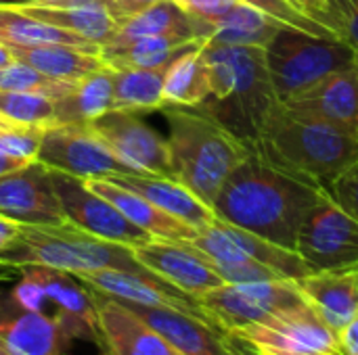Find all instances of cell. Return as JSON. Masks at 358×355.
<instances>
[{"label": "cell", "instance_id": "cell-1", "mask_svg": "<svg viewBox=\"0 0 358 355\" xmlns=\"http://www.w3.org/2000/svg\"><path fill=\"white\" fill-rule=\"evenodd\" d=\"M327 195L321 182L273 163L254 146L222 184L212 209L218 220L296 251L306 216Z\"/></svg>", "mask_w": 358, "mask_h": 355}, {"label": "cell", "instance_id": "cell-2", "mask_svg": "<svg viewBox=\"0 0 358 355\" xmlns=\"http://www.w3.org/2000/svg\"><path fill=\"white\" fill-rule=\"evenodd\" d=\"M203 56L212 90L197 109L254 144L266 117L279 105L264 48L206 40Z\"/></svg>", "mask_w": 358, "mask_h": 355}, {"label": "cell", "instance_id": "cell-3", "mask_svg": "<svg viewBox=\"0 0 358 355\" xmlns=\"http://www.w3.org/2000/svg\"><path fill=\"white\" fill-rule=\"evenodd\" d=\"M168 119V153L172 178L212 207L233 169L254 144L235 136L197 107H164Z\"/></svg>", "mask_w": 358, "mask_h": 355}, {"label": "cell", "instance_id": "cell-4", "mask_svg": "<svg viewBox=\"0 0 358 355\" xmlns=\"http://www.w3.org/2000/svg\"><path fill=\"white\" fill-rule=\"evenodd\" d=\"M273 163L304 174L325 188L358 161V132L287 111L281 103L254 140Z\"/></svg>", "mask_w": 358, "mask_h": 355}, {"label": "cell", "instance_id": "cell-5", "mask_svg": "<svg viewBox=\"0 0 358 355\" xmlns=\"http://www.w3.org/2000/svg\"><path fill=\"white\" fill-rule=\"evenodd\" d=\"M0 262L17 268L44 266L67 274L124 270L143 276H155L134 257L130 247L86 234L71 224L21 226L17 241L0 253Z\"/></svg>", "mask_w": 358, "mask_h": 355}, {"label": "cell", "instance_id": "cell-6", "mask_svg": "<svg viewBox=\"0 0 358 355\" xmlns=\"http://www.w3.org/2000/svg\"><path fill=\"white\" fill-rule=\"evenodd\" d=\"M268 73L279 100L340 71L352 67L357 50L334 38H317L300 29L281 27L264 48Z\"/></svg>", "mask_w": 358, "mask_h": 355}, {"label": "cell", "instance_id": "cell-7", "mask_svg": "<svg viewBox=\"0 0 358 355\" xmlns=\"http://www.w3.org/2000/svg\"><path fill=\"white\" fill-rule=\"evenodd\" d=\"M254 355H346L340 335L300 303L227 335Z\"/></svg>", "mask_w": 358, "mask_h": 355}, {"label": "cell", "instance_id": "cell-8", "mask_svg": "<svg viewBox=\"0 0 358 355\" xmlns=\"http://www.w3.org/2000/svg\"><path fill=\"white\" fill-rule=\"evenodd\" d=\"M199 308L208 320L224 335L256 324L271 314L306 303L296 280H264L220 285L197 297Z\"/></svg>", "mask_w": 358, "mask_h": 355}, {"label": "cell", "instance_id": "cell-9", "mask_svg": "<svg viewBox=\"0 0 358 355\" xmlns=\"http://www.w3.org/2000/svg\"><path fill=\"white\" fill-rule=\"evenodd\" d=\"M296 253L310 272L358 270V220L327 195L306 216Z\"/></svg>", "mask_w": 358, "mask_h": 355}, {"label": "cell", "instance_id": "cell-10", "mask_svg": "<svg viewBox=\"0 0 358 355\" xmlns=\"http://www.w3.org/2000/svg\"><path fill=\"white\" fill-rule=\"evenodd\" d=\"M36 161L80 180L132 174L88 123H52L44 128Z\"/></svg>", "mask_w": 358, "mask_h": 355}, {"label": "cell", "instance_id": "cell-11", "mask_svg": "<svg viewBox=\"0 0 358 355\" xmlns=\"http://www.w3.org/2000/svg\"><path fill=\"white\" fill-rule=\"evenodd\" d=\"M48 172H50V182L59 197L67 224L80 228L86 234H92L103 241L117 243L130 249L153 241L151 234L134 226L107 199L92 192L86 180L73 178L57 169H48Z\"/></svg>", "mask_w": 358, "mask_h": 355}, {"label": "cell", "instance_id": "cell-12", "mask_svg": "<svg viewBox=\"0 0 358 355\" xmlns=\"http://www.w3.org/2000/svg\"><path fill=\"white\" fill-rule=\"evenodd\" d=\"M88 126L132 174L172 178L168 142L141 119L138 111L111 109Z\"/></svg>", "mask_w": 358, "mask_h": 355}, {"label": "cell", "instance_id": "cell-13", "mask_svg": "<svg viewBox=\"0 0 358 355\" xmlns=\"http://www.w3.org/2000/svg\"><path fill=\"white\" fill-rule=\"evenodd\" d=\"M0 216L21 226L67 224L46 165L29 161L0 176Z\"/></svg>", "mask_w": 358, "mask_h": 355}, {"label": "cell", "instance_id": "cell-14", "mask_svg": "<svg viewBox=\"0 0 358 355\" xmlns=\"http://www.w3.org/2000/svg\"><path fill=\"white\" fill-rule=\"evenodd\" d=\"M132 253L149 272L193 299L224 285L210 262L189 243L153 239L134 247Z\"/></svg>", "mask_w": 358, "mask_h": 355}, {"label": "cell", "instance_id": "cell-15", "mask_svg": "<svg viewBox=\"0 0 358 355\" xmlns=\"http://www.w3.org/2000/svg\"><path fill=\"white\" fill-rule=\"evenodd\" d=\"M90 293L96 312L99 352L105 355H185L117 299L99 295L94 291Z\"/></svg>", "mask_w": 358, "mask_h": 355}, {"label": "cell", "instance_id": "cell-16", "mask_svg": "<svg viewBox=\"0 0 358 355\" xmlns=\"http://www.w3.org/2000/svg\"><path fill=\"white\" fill-rule=\"evenodd\" d=\"M287 111L358 132V71L340 69L279 100Z\"/></svg>", "mask_w": 358, "mask_h": 355}, {"label": "cell", "instance_id": "cell-17", "mask_svg": "<svg viewBox=\"0 0 358 355\" xmlns=\"http://www.w3.org/2000/svg\"><path fill=\"white\" fill-rule=\"evenodd\" d=\"M120 301V299H117ZM149 328L162 335L172 347L185 355H224L229 352L227 335L212 322L168 305H143L120 301Z\"/></svg>", "mask_w": 358, "mask_h": 355}, {"label": "cell", "instance_id": "cell-18", "mask_svg": "<svg viewBox=\"0 0 358 355\" xmlns=\"http://www.w3.org/2000/svg\"><path fill=\"white\" fill-rule=\"evenodd\" d=\"M73 276L86 289L99 295L111 297V299L132 301V303H143V305L178 308L182 312H189L193 316L208 320L197 299L174 289L172 285L164 282L157 276H143V274L124 272V270H96V272H84V274H73Z\"/></svg>", "mask_w": 358, "mask_h": 355}, {"label": "cell", "instance_id": "cell-19", "mask_svg": "<svg viewBox=\"0 0 358 355\" xmlns=\"http://www.w3.org/2000/svg\"><path fill=\"white\" fill-rule=\"evenodd\" d=\"M107 180L141 195L162 211L170 213L172 218L185 222L195 230H203L216 222L214 209L174 178L147 174H117Z\"/></svg>", "mask_w": 358, "mask_h": 355}, {"label": "cell", "instance_id": "cell-20", "mask_svg": "<svg viewBox=\"0 0 358 355\" xmlns=\"http://www.w3.org/2000/svg\"><path fill=\"white\" fill-rule=\"evenodd\" d=\"M0 320V347L8 355H67L71 337L55 314L25 312Z\"/></svg>", "mask_w": 358, "mask_h": 355}, {"label": "cell", "instance_id": "cell-21", "mask_svg": "<svg viewBox=\"0 0 358 355\" xmlns=\"http://www.w3.org/2000/svg\"><path fill=\"white\" fill-rule=\"evenodd\" d=\"M306 303L338 335L358 316L357 270L310 272L296 280Z\"/></svg>", "mask_w": 358, "mask_h": 355}, {"label": "cell", "instance_id": "cell-22", "mask_svg": "<svg viewBox=\"0 0 358 355\" xmlns=\"http://www.w3.org/2000/svg\"><path fill=\"white\" fill-rule=\"evenodd\" d=\"M88 188L96 195H101L103 199H107L113 207H117L134 226H138L141 230H145L147 234H151L153 239L159 241H176V243H185L191 241L197 230L187 226L185 222L172 218L170 213L162 211L159 207H155L153 203H149L147 199H143L141 195L103 178V180H86Z\"/></svg>", "mask_w": 358, "mask_h": 355}, {"label": "cell", "instance_id": "cell-23", "mask_svg": "<svg viewBox=\"0 0 358 355\" xmlns=\"http://www.w3.org/2000/svg\"><path fill=\"white\" fill-rule=\"evenodd\" d=\"M214 25L191 17L174 0H162L122 21L109 42H130L145 36H178L185 40H208Z\"/></svg>", "mask_w": 358, "mask_h": 355}, {"label": "cell", "instance_id": "cell-24", "mask_svg": "<svg viewBox=\"0 0 358 355\" xmlns=\"http://www.w3.org/2000/svg\"><path fill=\"white\" fill-rule=\"evenodd\" d=\"M15 61H21L46 77L59 82H78L99 71L105 61L99 52L69 46V44H46V46H8Z\"/></svg>", "mask_w": 358, "mask_h": 355}, {"label": "cell", "instance_id": "cell-25", "mask_svg": "<svg viewBox=\"0 0 358 355\" xmlns=\"http://www.w3.org/2000/svg\"><path fill=\"white\" fill-rule=\"evenodd\" d=\"M206 40H185L178 36H145L130 42H107L101 46L105 65L113 69H164L182 52Z\"/></svg>", "mask_w": 358, "mask_h": 355}, {"label": "cell", "instance_id": "cell-26", "mask_svg": "<svg viewBox=\"0 0 358 355\" xmlns=\"http://www.w3.org/2000/svg\"><path fill=\"white\" fill-rule=\"evenodd\" d=\"M113 109V80L109 65L78 80L55 98V123H90Z\"/></svg>", "mask_w": 358, "mask_h": 355}, {"label": "cell", "instance_id": "cell-27", "mask_svg": "<svg viewBox=\"0 0 358 355\" xmlns=\"http://www.w3.org/2000/svg\"><path fill=\"white\" fill-rule=\"evenodd\" d=\"M210 90V67L203 56V42H199L168 65L164 107H199Z\"/></svg>", "mask_w": 358, "mask_h": 355}, {"label": "cell", "instance_id": "cell-28", "mask_svg": "<svg viewBox=\"0 0 358 355\" xmlns=\"http://www.w3.org/2000/svg\"><path fill=\"white\" fill-rule=\"evenodd\" d=\"M17 10L50 23L61 29H69L73 33L84 36L94 44H107L115 29L117 21L109 13L107 6H48V4H25Z\"/></svg>", "mask_w": 358, "mask_h": 355}, {"label": "cell", "instance_id": "cell-29", "mask_svg": "<svg viewBox=\"0 0 358 355\" xmlns=\"http://www.w3.org/2000/svg\"><path fill=\"white\" fill-rule=\"evenodd\" d=\"M0 42L4 46H46V44H69L101 54V44L86 40L69 29L55 27L40 19H34L17 8L0 6Z\"/></svg>", "mask_w": 358, "mask_h": 355}, {"label": "cell", "instance_id": "cell-30", "mask_svg": "<svg viewBox=\"0 0 358 355\" xmlns=\"http://www.w3.org/2000/svg\"><path fill=\"white\" fill-rule=\"evenodd\" d=\"M111 69L113 109L153 111L164 109L166 69Z\"/></svg>", "mask_w": 358, "mask_h": 355}, {"label": "cell", "instance_id": "cell-31", "mask_svg": "<svg viewBox=\"0 0 358 355\" xmlns=\"http://www.w3.org/2000/svg\"><path fill=\"white\" fill-rule=\"evenodd\" d=\"M277 21L268 19L260 10H256L250 4L235 2V6L214 23L212 36L208 40L218 44H235V46H260L266 48V44L273 40V36L281 29Z\"/></svg>", "mask_w": 358, "mask_h": 355}, {"label": "cell", "instance_id": "cell-32", "mask_svg": "<svg viewBox=\"0 0 358 355\" xmlns=\"http://www.w3.org/2000/svg\"><path fill=\"white\" fill-rule=\"evenodd\" d=\"M0 117L44 130L55 123V98L38 92L0 90Z\"/></svg>", "mask_w": 358, "mask_h": 355}, {"label": "cell", "instance_id": "cell-33", "mask_svg": "<svg viewBox=\"0 0 358 355\" xmlns=\"http://www.w3.org/2000/svg\"><path fill=\"white\" fill-rule=\"evenodd\" d=\"M73 84L76 82H59V80L46 77L21 61H13L0 67V90H23V92H38V94L59 98Z\"/></svg>", "mask_w": 358, "mask_h": 355}, {"label": "cell", "instance_id": "cell-34", "mask_svg": "<svg viewBox=\"0 0 358 355\" xmlns=\"http://www.w3.org/2000/svg\"><path fill=\"white\" fill-rule=\"evenodd\" d=\"M237 2H243V4L254 6L256 10H260L262 15H266L268 19L277 21L283 27L300 29V31H306V33L317 36V38H334V40H340L329 27H325L323 23H319L317 19H313L308 13H304L302 8H298L289 0H237Z\"/></svg>", "mask_w": 358, "mask_h": 355}, {"label": "cell", "instance_id": "cell-35", "mask_svg": "<svg viewBox=\"0 0 358 355\" xmlns=\"http://www.w3.org/2000/svg\"><path fill=\"white\" fill-rule=\"evenodd\" d=\"M40 140H42V128L17 126L0 132V153L23 161H36Z\"/></svg>", "mask_w": 358, "mask_h": 355}, {"label": "cell", "instance_id": "cell-36", "mask_svg": "<svg viewBox=\"0 0 358 355\" xmlns=\"http://www.w3.org/2000/svg\"><path fill=\"white\" fill-rule=\"evenodd\" d=\"M329 197L358 220V161L327 184Z\"/></svg>", "mask_w": 358, "mask_h": 355}, {"label": "cell", "instance_id": "cell-37", "mask_svg": "<svg viewBox=\"0 0 358 355\" xmlns=\"http://www.w3.org/2000/svg\"><path fill=\"white\" fill-rule=\"evenodd\" d=\"M10 301L15 308L25 312H46V303H48L42 285L25 272H19V282L10 293Z\"/></svg>", "mask_w": 358, "mask_h": 355}, {"label": "cell", "instance_id": "cell-38", "mask_svg": "<svg viewBox=\"0 0 358 355\" xmlns=\"http://www.w3.org/2000/svg\"><path fill=\"white\" fill-rule=\"evenodd\" d=\"M327 4L340 25L342 38L358 50V0H327Z\"/></svg>", "mask_w": 358, "mask_h": 355}, {"label": "cell", "instance_id": "cell-39", "mask_svg": "<svg viewBox=\"0 0 358 355\" xmlns=\"http://www.w3.org/2000/svg\"><path fill=\"white\" fill-rule=\"evenodd\" d=\"M174 2L182 10H187L191 17L208 21L214 25L235 6L237 0H174Z\"/></svg>", "mask_w": 358, "mask_h": 355}, {"label": "cell", "instance_id": "cell-40", "mask_svg": "<svg viewBox=\"0 0 358 355\" xmlns=\"http://www.w3.org/2000/svg\"><path fill=\"white\" fill-rule=\"evenodd\" d=\"M157 2H162V0H109V13L113 15V19L120 25L128 17H132V15L145 10V8L153 6Z\"/></svg>", "mask_w": 358, "mask_h": 355}, {"label": "cell", "instance_id": "cell-41", "mask_svg": "<svg viewBox=\"0 0 358 355\" xmlns=\"http://www.w3.org/2000/svg\"><path fill=\"white\" fill-rule=\"evenodd\" d=\"M21 232V224L13 222V220H6L0 216V253L6 251L19 236Z\"/></svg>", "mask_w": 358, "mask_h": 355}, {"label": "cell", "instance_id": "cell-42", "mask_svg": "<svg viewBox=\"0 0 358 355\" xmlns=\"http://www.w3.org/2000/svg\"><path fill=\"white\" fill-rule=\"evenodd\" d=\"M342 347L346 355H358V316L340 333Z\"/></svg>", "mask_w": 358, "mask_h": 355}, {"label": "cell", "instance_id": "cell-43", "mask_svg": "<svg viewBox=\"0 0 358 355\" xmlns=\"http://www.w3.org/2000/svg\"><path fill=\"white\" fill-rule=\"evenodd\" d=\"M29 161H23V159H15V157H8V155H2L0 153V176L2 174H8V172H15V169H21L23 165H27Z\"/></svg>", "mask_w": 358, "mask_h": 355}, {"label": "cell", "instance_id": "cell-44", "mask_svg": "<svg viewBox=\"0 0 358 355\" xmlns=\"http://www.w3.org/2000/svg\"><path fill=\"white\" fill-rule=\"evenodd\" d=\"M19 276V268L17 266H10V264H2L0 262V282L4 280H13Z\"/></svg>", "mask_w": 358, "mask_h": 355}, {"label": "cell", "instance_id": "cell-45", "mask_svg": "<svg viewBox=\"0 0 358 355\" xmlns=\"http://www.w3.org/2000/svg\"><path fill=\"white\" fill-rule=\"evenodd\" d=\"M50 0H0V6H8V8H19L25 4H48Z\"/></svg>", "mask_w": 358, "mask_h": 355}, {"label": "cell", "instance_id": "cell-46", "mask_svg": "<svg viewBox=\"0 0 358 355\" xmlns=\"http://www.w3.org/2000/svg\"><path fill=\"white\" fill-rule=\"evenodd\" d=\"M15 61V56H13V52L8 50V46H4L2 42H0V67H4V65H8V63H13Z\"/></svg>", "mask_w": 358, "mask_h": 355}, {"label": "cell", "instance_id": "cell-47", "mask_svg": "<svg viewBox=\"0 0 358 355\" xmlns=\"http://www.w3.org/2000/svg\"><path fill=\"white\" fill-rule=\"evenodd\" d=\"M19 123H13V121H8V119H4V117H0V132H4V130H10V128H17Z\"/></svg>", "mask_w": 358, "mask_h": 355}, {"label": "cell", "instance_id": "cell-48", "mask_svg": "<svg viewBox=\"0 0 358 355\" xmlns=\"http://www.w3.org/2000/svg\"><path fill=\"white\" fill-rule=\"evenodd\" d=\"M227 339H229V337H227ZM224 355H245V354H243V352H241V349H239L237 345H233V343L229 341V352H227Z\"/></svg>", "mask_w": 358, "mask_h": 355}, {"label": "cell", "instance_id": "cell-49", "mask_svg": "<svg viewBox=\"0 0 358 355\" xmlns=\"http://www.w3.org/2000/svg\"><path fill=\"white\" fill-rule=\"evenodd\" d=\"M229 341H231V339H229ZM231 343H233V341H231ZM233 345H235V343H233ZM237 347H239V345H237ZM239 349H241V352H243V354H245V355H254V354H250V352H245L243 347H239Z\"/></svg>", "mask_w": 358, "mask_h": 355}, {"label": "cell", "instance_id": "cell-50", "mask_svg": "<svg viewBox=\"0 0 358 355\" xmlns=\"http://www.w3.org/2000/svg\"><path fill=\"white\" fill-rule=\"evenodd\" d=\"M355 67H357V71H358V50H357V61H355Z\"/></svg>", "mask_w": 358, "mask_h": 355}, {"label": "cell", "instance_id": "cell-51", "mask_svg": "<svg viewBox=\"0 0 358 355\" xmlns=\"http://www.w3.org/2000/svg\"><path fill=\"white\" fill-rule=\"evenodd\" d=\"M0 355H8V354H6V352H4V349L0 347Z\"/></svg>", "mask_w": 358, "mask_h": 355}, {"label": "cell", "instance_id": "cell-52", "mask_svg": "<svg viewBox=\"0 0 358 355\" xmlns=\"http://www.w3.org/2000/svg\"><path fill=\"white\" fill-rule=\"evenodd\" d=\"M99 355H105V354H103V352H99Z\"/></svg>", "mask_w": 358, "mask_h": 355}, {"label": "cell", "instance_id": "cell-53", "mask_svg": "<svg viewBox=\"0 0 358 355\" xmlns=\"http://www.w3.org/2000/svg\"><path fill=\"white\" fill-rule=\"evenodd\" d=\"M357 280H358V270H357Z\"/></svg>", "mask_w": 358, "mask_h": 355}]
</instances>
